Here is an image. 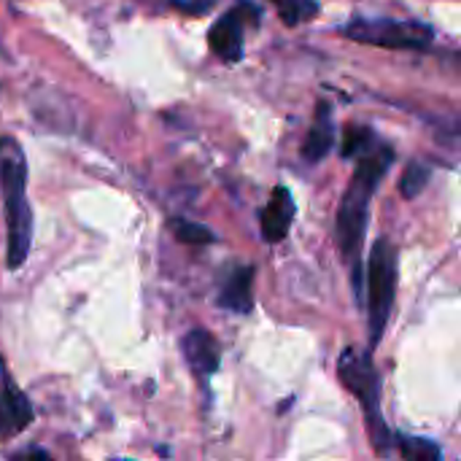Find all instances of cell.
I'll return each instance as SVG.
<instances>
[{
    "mask_svg": "<svg viewBox=\"0 0 461 461\" xmlns=\"http://www.w3.org/2000/svg\"><path fill=\"white\" fill-rule=\"evenodd\" d=\"M397 297V249L389 238H378L367 265V332L370 348H378L392 319Z\"/></svg>",
    "mask_w": 461,
    "mask_h": 461,
    "instance_id": "277c9868",
    "label": "cell"
},
{
    "mask_svg": "<svg viewBox=\"0 0 461 461\" xmlns=\"http://www.w3.org/2000/svg\"><path fill=\"white\" fill-rule=\"evenodd\" d=\"M429 176H432L429 165H424V162H419V159H416V162H411V165L405 167L402 178H400V192H402V197H405V200L419 197V194L427 189Z\"/></svg>",
    "mask_w": 461,
    "mask_h": 461,
    "instance_id": "2e32d148",
    "label": "cell"
},
{
    "mask_svg": "<svg viewBox=\"0 0 461 461\" xmlns=\"http://www.w3.org/2000/svg\"><path fill=\"white\" fill-rule=\"evenodd\" d=\"M184 357L189 362V367L197 375H211L219 370L221 365V348L219 340L208 332V330H192L184 340H181Z\"/></svg>",
    "mask_w": 461,
    "mask_h": 461,
    "instance_id": "30bf717a",
    "label": "cell"
},
{
    "mask_svg": "<svg viewBox=\"0 0 461 461\" xmlns=\"http://www.w3.org/2000/svg\"><path fill=\"white\" fill-rule=\"evenodd\" d=\"M32 424V405L0 359V440L22 435Z\"/></svg>",
    "mask_w": 461,
    "mask_h": 461,
    "instance_id": "52a82bcc",
    "label": "cell"
},
{
    "mask_svg": "<svg viewBox=\"0 0 461 461\" xmlns=\"http://www.w3.org/2000/svg\"><path fill=\"white\" fill-rule=\"evenodd\" d=\"M373 143H375V135H373L370 127H365V124H348L346 132H343V149H340V154L346 159L362 157L365 151L373 149Z\"/></svg>",
    "mask_w": 461,
    "mask_h": 461,
    "instance_id": "4fadbf2b",
    "label": "cell"
},
{
    "mask_svg": "<svg viewBox=\"0 0 461 461\" xmlns=\"http://www.w3.org/2000/svg\"><path fill=\"white\" fill-rule=\"evenodd\" d=\"M219 305L232 313L254 311V267L251 265H230L219 281Z\"/></svg>",
    "mask_w": 461,
    "mask_h": 461,
    "instance_id": "ba28073f",
    "label": "cell"
},
{
    "mask_svg": "<svg viewBox=\"0 0 461 461\" xmlns=\"http://www.w3.org/2000/svg\"><path fill=\"white\" fill-rule=\"evenodd\" d=\"M259 19V8L254 3H238L230 14H224L221 19L213 22L211 32H208V43L213 49V54L224 62H238L243 57V35H246V24Z\"/></svg>",
    "mask_w": 461,
    "mask_h": 461,
    "instance_id": "8992f818",
    "label": "cell"
},
{
    "mask_svg": "<svg viewBox=\"0 0 461 461\" xmlns=\"http://www.w3.org/2000/svg\"><path fill=\"white\" fill-rule=\"evenodd\" d=\"M0 192L5 208V267L19 270L32 246V208L27 203L24 149L11 135H0Z\"/></svg>",
    "mask_w": 461,
    "mask_h": 461,
    "instance_id": "7a4b0ae2",
    "label": "cell"
},
{
    "mask_svg": "<svg viewBox=\"0 0 461 461\" xmlns=\"http://www.w3.org/2000/svg\"><path fill=\"white\" fill-rule=\"evenodd\" d=\"M262 238L267 243H281L294 221V197L286 186H276L270 203L262 211Z\"/></svg>",
    "mask_w": 461,
    "mask_h": 461,
    "instance_id": "9c48e42d",
    "label": "cell"
},
{
    "mask_svg": "<svg viewBox=\"0 0 461 461\" xmlns=\"http://www.w3.org/2000/svg\"><path fill=\"white\" fill-rule=\"evenodd\" d=\"M173 5L186 8V5H192V3H189V0H173ZM205 5H211V0H194V11H205Z\"/></svg>",
    "mask_w": 461,
    "mask_h": 461,
    "instance_id": "e0dca14e",
    "label": "cell"
},
{
    "mask_svg": "<svg viewBox=\"0 0 461 461\" xmlns=\"http://www.w3.org/2000/svg\"><path fill=\"white\" fill-rule=\"evenodd\" d=\"M273 3L278 8V16L289 27L303 24V22H308V19H313L319 14V3L316 0H273Z\"/></svg>",
    "mask_w": 461,
    "mask_h": 461,
    "instance_id": "9a60e30c",
    "label": "cell"
},
{
    "mask_svg": "<svg viewBox=\"0 0 461 461\" xmlns=\"http://www.w3.org/2000/svg\"><path fill=\"white\" fill-rule=\"evenodd\" d=\"M343 35L367 46L411 49V51H424L435 41L432 27L419 22H402V19H354L343 27Z\"/></svg>",
    "mask_w": 461,
    "mask_h": 461,
    "instance_id": "5b68a950",
    "label": "cell"
},
{
    "mask_svg": "<svg viewBox=\"0 0 461 461\" xmlns=\"http://www.w3.org/2000/svg\"><path fill=\"white\" fill-rule=\"evenodd\" d=\"M394 162V149L392 146H378L373 151H365L338 208V224H335V235H338V246L343 254V262L351 270V284L354 292L359 294L362 289V246H365V235H367V221H370V203L373 194L378 192L384 176L389 173Z\"/></svg>",
    "mask_w": 461,
    "mask_h": 461,
    "instance_id": "6da1fadb",
    "label": "cell"
},
{
    "mask_svg": "<svg viewBox=\"0 0 461 461\" xmlns=\"http://www.w3.org/2000/svg\"><path fill=\"white\" fill-rule=\"evenodd\" d=\"M167 227L181 243H189V246H205V243L216 240V235L205 224H197V221H189V219H170Z\"/></svg>",
    "mask_w": 461,
    "mask_h": 461,
    "instance_id": "5bb4252c",
    "label": "cell"
},
{
    "mask_svg": "<svg viewBox=\"0 0 461 461\" xmlns=\"http://www.w3.org/2000/svg\"><path fill=\"white\" fill-rule=\"evenodd\" d=\"M338 375L343 381V386L359 400L362 411H365V421H367V435L370 443L378 454L389 451L392 443V432L389 424L384 419L381 411V375L373 365V354L370 348H346L340 362H338Z\"/></svg>",
    "mask_w": 461,
    "mask_h": 461,
    "instance_id": "3957f363",
    "label": "cell"
},
{
    "mask_svg": "<svg viewBox=\"0 0 461 461\" xmlns=\"http://www.w3.org/2000/svg\"><path fill=\"white\" fill-rule=\"evenodd\" d=\"M335 143V119H332V105L330 103H319L316 105V116L313 124L303 140V159L305 162H321Z\"/></svg>",
    "mask_w": 461,
    "mask_h": 461,
    "instance_id": "8fae6325",
    "label": "cell"
},
{
    "mask_svg": "<svg viewBox=\"0 0 461 461\" xmlns=\"http://www.w3.org/2000/svg\"><path fill=\"white\" fill-rule=\"evenodd\" d=\"M394 446L400 448V454L408 461H440L443 459V448L432 440H424V438H405V435H397L392 438Z\"/></svg>",
    "mask_w": 461,
    "mask_h": 461,
    "instance_id": "7c38bea8",
    "label": "cell"
},
{
    "mask_svg": "<svg viewBox=\"0 0 461 461\" xmlns=\"http://www.w3.org/2000/svg\"><path fill=\"white\" fill-rule=\"evenodd\" d=\"M16 456H24V459H30V456H38V459H49V454H46V451H38V448H27V451H22V454H16Z\"/></svg>",
    "mask_w": 461,
    "mask_h": 461,
    "instance_id": "ac0fdd59",
    "label": "cell"
}]
</instances>
